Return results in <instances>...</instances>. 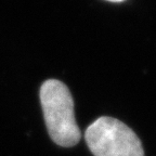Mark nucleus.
Masks as SVG:
<instances>
[{
    "instance_id": "f257e3e1",
    "label": "nucleus",
    "mask_w": 156,
    "mask_h": 156,
    "mask_svg": "<svg viewBox=\"0 0 156 156\" xmlns=\"http://www.w3.org/2000/svg\"><path fill=\"white\" fill-rule=\"evenodd\" d=\"M40 102L49 136L55 144L71 147L81 138L74 114V100L65 83L48 79L40 88Z\"/></svg>"
},
{
    "instance_id": "f03ea898",
    "label": "nucleus",
    "mask_w": 156,
    "mask_h": 156,
    "mask_svg": "<svg viewBox=\"0 0 156 156\" xmlns=\"http://www.w3.org/2000/svg\"><path fill=\"white\" fill-rule=\"evenodd\" d=\"M86 143L94 156H144L136 132L120 120L103 116L86 129Z\"/></svg>"
},
{
    "instance_id": "7ed1b4c3",
    "label": "nucleus",
    "mask_w": 156,
    "mask_h": 156,
    "mask_svg": "<svg viewBox=\"0 0 156 156\" xmlns=\"http://www.w3.org/2000/svg\"><path fill=\"white\" fill-rule=\"evenodd\" d=\"M106 1H111V2H122L124 0H106Z\"/></svg>"
}]
</instances>
